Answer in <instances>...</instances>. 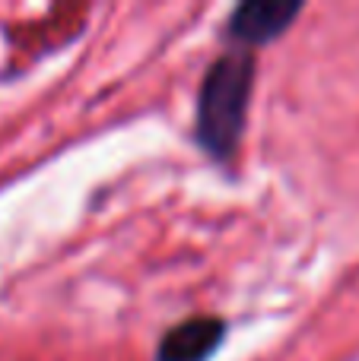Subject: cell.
Returning <instances> with one entry per match:
<instances>
[{
    "label": "cell",
    "mask_w": 359,
    "mask_h": 361,
    "mask_svg": "<svg viewBox=\"0 0 359 361\" xmlns=\"http://www.w3.org/2000/svg\"><path fill=\"white\" fill-rule=\"evenodd\" d=\"M302 13V4L296 0H248L229 19V32L245 44L273 42L286 25Z\"/></svg>",
    "instance_id": "obj_2"
},
{
    "label": "cell",
    "mask_w": 359,
    "mask_h": 361,
    "mask_svg": "<svg viewBox=\"0 0 359 361\" xmlns=\"http://www.w3.org/2000/svg\"><path fill=\"white\" fill-rule=\"evenodd\" d=\"M226 324L216 317H194L172 326L159 345V361H207L220 349Z\"/></svg>",
    "instance_id": "obj_3"
},
{
    "label": "cell",
    "mask_w": 359,
    "mask_h": 361,
    "mask_svg": "<svg viewBox=\"0 0 359 361\" xmlns=\"http://www.w3.org/2000/svg\"><path fill=\"white\" fill-rule=\"evenodd\" d=\"M254 82L252 54H226L210 67L197 102V137L216 159L235 152L248 114V95Z\"/></svg>",
    "instance_id": "obj_1"
}]
</instances>
